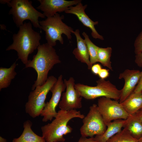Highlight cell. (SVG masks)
Here are the masks:
<instances>
[{"label":"cell","mask_w":142,"mask_h":142,"mask_svg":"<svg viewBox=\"0 0 142 142\" xmlns=\"http://www.w3.org/2000/svg\"><path fill=\"white\" fill-rule=\"evenodd\" d=\"M37 52L32 60H28L25 68H32L36 72L37 77L32 85V90L41 85L46 82L49 71L55 64L61 63L55 49L47 43L40 45L37 48Z\"/></svg>","instance_id":"1"},{"label":"cell","mask_w":142,"mask_h":142,"mask_svg":"<svg viewBox=\"0 0 142 142\" xmlns=\"http://www.w3.org/2000/svg\"><path fill=\"white\" fill-rule=\"evenodd\" d=\"M41 38L40 33L32 29L31 22H25L19 27L17 33L13 35V42L6 50H16L18 57V59H20L25 65L28 60L29 55L40 45Z\"/></svg>","instance_id":"2"},{"label":"cell","mask_w":142,"mask_h":142,"mask_svg":"<svg viewBox=\"0 0 142 142\" xmlns=\"http://www.w3.org/2000/svg\"><path fill=\"white\" fill-rule=\"evenodd\" d=\"M84 117L80 111L76 110L60 109L51 123L41 127L42 136L46 142H64L65 139L64 135L71 133L73 130L67 125L69 121L74 118L83 119Z\"/></svg>","instance_id":"3"},{"label":"cell","mask_w":142,"mask_h":142,"mask_svg":"<svg viewBox=\"0 0 142 142\" xmlns=\"http://www.w3.org/2000/svg\"><path fill=\"white\" fill-rule=\"evenodd\" d=\"M32 3V2L28 0H7L6 4L11 7L9 14L12 15L14 22L17 27L22 25L24 21L28 20L34 27L41 29L38 18H44L45 16L35 9Z\"/></svg>","instance_id":"4"},{"label":"cell","mask_w":142,"mask_h":142,"mask_svg":"<svg viewBox=\"0 0 142 142\" xmlns=\"http://www.w3.org/2000/svg\"><path fill=\"white\" fill-rule=\"evenodd\" d=\"M64 18V15L61 16L57 13L53 16L39 21L41 29L45 32L47 43L52 47L56 45L57 41L63 44V34L65 35L68 39H72V32L73 31V29L63 22Z\"/></svg>","instance_id":"5"},{"label":"cell","mask_w":142,"mask_h":142,"mask_svg":"<svg viewBox=\"0 0 142 142\" xmlns=\"http://www.w3.org/2000/svg\"><path fill=\"white\" fill-rule=\"evenodd\" d=\"M95 86H90L78 83L75 84V89L81 96L85 99L92 100L99 97H106L118 101L120 98L121 90L109 80L100 79L96 81Z\"/></svg>","instance_id":"6"},{"label":"cell","mask_w":142,"mask_h":142,"mask_svg":"<svg viewBox=\"0 0 142 142\" xmlns=\"http://www.w3.org/2000/svg\"><path fill=\"white\" fill-rule=\"evenodd\" d=\"M57 80L54 76H49L44 84L37 86L30 93L25 105V110L32 118L40 115L46 105L47 95Z\"/></svg>","instance_id":"7"},{"label":"cell","mask_w":142,"mask_h":142,"mask_svg":"<svg viewBox=\"0 0 142 142\" xmlns=\"http://www.w3.org/2000/svg\"><path fill=\"white\" fill-rule=\"evenodd\" d=\"M83 123L80 129V133L83 137L90 138L102 135L107 128L97 105L95 104L90 107L88 113L83 119Z\"/></svg>","instance_id":"8"},{"label":"cell","mask_w":142,"mask_h":142,"mask_svg":"<svg viewBox=\"0 0 142 142\" xmlns=\"http://www.w3.org/2000/svg\"><path fill=\"white\" fill-rule=\"evenodd\" d=\"M97 105L106 125L115 120H125L130 115L118 101L109 98L100 97L98 99Z\"/></svg>","instance_id":"9"},{"label":"cell","mask_w":142,"mask_h":142,"mask_svg":"<svg viewBox=\"0 0 142 142\" xmlns=\"http://www.w3.org/2000/svg\"><path fill=\"white\" fill-rule=\"evenodd\" d=\"M66 88V86L63 80V75H60L57 80L50 89L52 93L51 97L45 106L40 115L43 117L42 121L46 122L51 121L57 116L56 108L59 103L62 93Z\"/></svg>","instance_id":"10"},{"label":"cell","mask_w":142,"mask_h":142,"mask_svg":"<svg viewBox=\"0 0 142 142\" xmlns=\"http://www.w3.org/2000/svg\"><path fill=\"white\" fill-rule=\"evenodd\" d=\"M66 90L63 93L61 99L59 104L60 109L70 111L81 108L82 107V97L75 88L74 78L71 77L68 80L64 79Z\"/></svg>","instance_id":"11"},{"label":"cell","mask_w":142,"mask_h":142,"mask_svg":"<svg viewBox=\"0 0 142 142\" xmlns=\"http://www.w3.org/2000/svg\"><path fill=\"white\" fill-rule=\"evenodd\" d=\"M40 3L37 8L43 12L47 18L54 16L57 12H65L69 8L76 5L81 0L67 1L65 0H38Z\"/></svg>","instance_id":"12"},{"label":"cell","mask_w":142,"mask_h":142,"mask_svg":"<svg viewBox=\"0 0 142 142\" xmlns=\"http://www.w3.org/2000/svg\"><path fill=\"white\" fill-rule=\"evenodd\" d=\"M87 6V4L83 5L81 2L74 6L69 7L65 12L76 16L84 26L91 29V36L93 38L103 40L104 39L103 37L98 33L95 27V26L98 24V22L93 21L85 12V10Z\"/></svg>","instance_id":"13"},{"label":"cell","mask_w":142,"mask_h":142,"mask_svg":"<svg viewBox=\"0 0 142 142\" xmlns=\"http://www.w3.org/2000/svg\"><path fill=\"white\" fill-rule=\"evenodd\" d=\"M140 72L138 70L126 69L120 74L119 78L124 79L125 84L123 88L120 90V103L124 101L133 92L139 81Z\"/></svg>","instance_id":"14"},{"label":"cell","mask_w":142,"mask_h":142,"mask_svg":"<svg viewBox=\"0 0 142 142\" xmlns=\"http://www.w3.org/2000/svg\"><path fill=\"white\" fill-rule=\"evenodd\" d=\"M75 36L77 42V47L73 50V53L75 58L82 63L86 64L88 69H91V65L88 50L84 39L81 37L78 29L72 32Z\"/></svg>","instance_id":"15"},{"label":"cell","mask_w":142,"mask_h":142,"mask_svg":"<svg viewBox=\"0 0 142 142\" xmlns=\"http://www.w3.org/2000/svg\"><path fill=\"white\" fill-rule=\"evenodd\" d=\"M120 103L130 115L136 114L142 108V92H133L124 101Z\"/></svg>","instance_id":"16"},{"label":"cell","mask_w":142,"mask_h":142,"mask_svg":"<svg viewBox=\"0 0 142 142\" xmlns=\"http://www.w3.org/2000/svg\"><path fill=\"white\" fill-rule=\"evenodd\" d=\"M32 124L29 120L25 121L22 133L18 138L13 139L12 142H46L43 136L38 135L33 131L31 129Z\"/></svg>","instance_id":"17"},{"label":"cell","mask_w":142,"mask_h":142,"mask_svg":"<svg viewBox=\"0 0 142 142\" xmlns=\"http://www.w3.org/2000/svg\"><path fill=\"white\" fill-rule=\"evenodd\" d=\"M123 128L135 138L138 140L142 136V123L136 114L125 120Z\"/></svg>","instance_id":"18"},{"label":"cell","mask_w":142,"mask_h":142,"mask_svg":"<svg viewBox=\"0 0 142 142\" xmlns=\"http://www.w3.org/2000/svg\"><path fill=\"white\" fill-rule=\"evenodd\" d=\"M125 120L118 119L114 120L106 125V129L102 135H96L95 138L98 142H107L116 134L120 132L123 128Z\"/></svg>","instance_id":"19"},{"label":"cell","mask_w":142,"mask_h":142,"mask_svg":"<svg viewBox=\"0 0 142 142\" xmlns=\"http://www.w3.org/2000/svg\"><path fill=\"white\" fill-rule=\"evenodd\" d=\"M16 61L9 68H0V90L7 88L10 85L11 82L17 74L15 71L16 66Z\"/></svg>","instance_id":"20"},{"label":"cell","mask_w":142,"mask_h":142,"mask_svg":"<svg viewBox=\"0 0 142 142\" xmlns=\"http://www.w3.org/2000/svg\"><path fill=\"white\" fill-rule=\"evenodd\" d=\"M112 49L108 47L103 48L98 47V62L104 66L107 67L112 70L110 61Z\"/></svg>","instance_id":"21"},{"label":"cell","mask_w":142,"mask_h":142,"mask_svg":"<svg viewBox=\"0 0 142 142\" xmlns=\"http://www.w3.org/2000/svg\"><path fill=\"white\" fill-rule=\"evenodd\" d=\"M84 38V40L86 44L89 56L91 65L98 62V47L93 43L90 39L88 36L85 32L82 33Z\"/></svg>","instance_id":"22"},{"label":"cell","mask_w":142,"mask_h":142,"mask_svg":"<svg viewBox=\"0 0 142 142\" xmlns=\"http://www.w3.org/2000/svg\"><path fill=\"white\" fill-rule=\"evenodd\" d=\"M107 142H138V140L133 137L124 128L109 139Z\"/></svg>","instance_id":"23"},{"label":"cell","mask_w":142,"mask_h":142,"mask_svg":"<svg viewBox=\"0 0 142 142\" xmlns=\"http://www.w3.org/2000/svg\"><path fill=\"white\" fill-rule=\"evenodd\" d=\"M134 46L135 55L142 52V31L136 38L134 43Z\"/></svg>","instance_id":"24"},{"label":"cell","mask_w":142,"mask_h":142,"mask_svg":"<svg viewBox=\"0 0 142 142\" xmlns=\"http://www.w3.org/2000/svg\"><path fill=\"white\" fill-rule=\"evenodd\" d=\"M109 75V70L104 68H102L98 75L100 79H104L108 77Z\"/></svg>","instance_id":"25"},{"label":"cell","mask_w":142,"mask_h":142,"mask_svg":"<svg viewBox=\"0 0 142 142\" xmlns=\"http://www.w3.org/2000/svg\"><path fill=\"white\" fill-rule=\"evenodd\" d=\"M141 92H142V71L140 72L139 81L133 92L138 93Z\"/></svg>","instance_id":"26"},{"label":"cell","mask_w":142,"mask_h":142,"mask_svg":"<svg viewBox=\"0 0 142 142\" xmlns=\"http://www.w3.org/2000/svg\"><path fill=\"white\" fill-rule=\"evenodd\" d=\"M102 69V67L100 64H95L92 65L91 69L92 72L93 74L97 75Z\"/></svg>","instance_id":"27"},{"label":"cell","mask_w":142,"mask_h":142,"mask_svg":"<svg viewBox=\"0 0 142 142\" xmlns=\"http://www.w3.org/2000/svg\"><path fill=\"white\" fill-rule=\"evenodd\" d=\"M135 62L139 67H142V52L139 54L135 55Z\"/></svg>","instance_id":"28"},{"label":"cell","mask_w":142,"mask_h":142,"mask_svg":"<svg viewBox=\"0 0 142 142\" xmlns=\"http://www.w3.org/2000/svg\"><path fill=\"white\" fill-rule=\"evenodd\" d=\"M77 142H98L94 137H87L81 136Z\"/></svg>","instance_id":"29"},{"label":"cell","mask_w":142,"mask_h":142,"mask_svg":"<svg viewBox=\"0 0 142 142\" xmlns=\"http://www.w3.org/2000/svg\"><path fill=\"white\" fill-rule=\"evenodd\" d=\"M136 114L142 123V110H140Z\"/></svg>","instance_id":"30"},{"label":"cell","mask_w":142,"mask_h":142,"mask_svg":"<svg viewBox=\"0 0 142 142\" xmlns=\"http://www.w3.org/2000/svg\"><path fill=\"white\" fill-rule=\"evenodd\" d=\"M0 142H7L6 139L0 136Z\"/></svg>","instance_id":"31"},{"label":"cell","mask_w":142,"mask_h":142,"mask_svg":"<svg viewBox=\"0 0 142 142\" xmlns=\"http://www.w3.org/2000/svg\"><path fill=\"white\" fill-rule=\"evenodd\" d=\"M138 142H142V136L138 140Z\"/></svg>","instance_id":"32"},{"label":"cell","mask_w":142,"mask_h":142,"mask_svg":"<svg viewBox=\"0 0 142 142\" xmlns=\"http://www.w3.org/2000/svg\"><path fill=\"white\" fill-rule=\"evenodd\" d=\"M141 109L142 110V108Z\"/></svg>","instance_id":"33"}]
</instances>
